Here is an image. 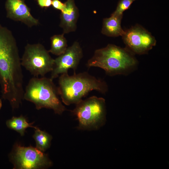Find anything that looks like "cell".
<instances>
[{"label": "cell", "mask_w": 169, "mask_h": 169, "mask_svg": "<svg viewBox=\"0 0 169 169\" xmlns=\"http://www.w3.org/2000/svg\"><path fill=\"white\" fill-rule=\"evenodd\" d=\"M57 87L50 78L34 77L26 86L23 99L33 103L38 110L43 108L52 110L61 114L66 110L59 98Z\"/></svg>", "instance_id": "obj_3"}, {"label": "cell", "mask_w": 169, "mask_h": 169, "mask_svg": "<svg viewBox=\"0 0 169 169\" xmlns=\"http://www.w3.org/2000/svg\"><path fill=\"white\" fill-rule=\"evenodd\" d=\"M136 0H120L115 10L111 14L118 16L123 15V13L128 9L132 3Z\"/></svg>", "instance_id": "obj_15"}, {"label": "cell", "mask_w": 169, "mask_h": 169, "mask_svg": "<svg viewBox=\"0 0 169 169\" xmlns=\"http://www.w3.org/2000/svg\"><path fill=\"white\" fill-rule=\"evenodd\" d=\"M52 6L54 9L61 11L64 7V3L60 0H52Z\"/></svg>", "instance_id": "obj_17"}, {"label": "cell", "mask_w": 169, "mask_h": 169, "mask_svg": "<svg viewBox=\"0 0 169 169\" xmlns=\"http://www.w3.org/2000/svg\"><path fill=\"white\" fill-rule=\"evenodd\" d=\"M64 3V7L60 15L59 26L65 34L75 31L79 13L74 0H67Z\"/></svg>", "instance_id": "obj_10"}, {"label": "cell", "mask_w": 169, "mask_h": 169, "mask_svg": "<svg viewBox=\"0 0 169 169\" xmlns=\"http://www.w3.org/2000/svg\"><path fill=\"white\" fill-rule=\"evenodd\" d=\"M34 129V133L33 137L36 142V147L44 152L49 147L52 137L47 132L40 130L37 127H35Z\"/></svg>", "instance_id": "obj_13"}, {"label": "cell", "mask_w": 169, "mask_h": 169, "mask_svg": "<svg viewBox=\"0 0 169 169\" xmlns=\"http://www.w3.org/2000/svg\"><path fill=\"white\" fill-rule=\"evenodd\" d=\"M82 49L78 42H75L67 48L65 52L54 59L50 78L53 80L59 75L68 73L69 69L75 71L83 57Z\"/></svg>", "instance_id": "obj_8"}, {"label": "cell", "mask_w": 169, "mask_h": 169, "mask_svg": "<svg viewBox=\"0 0 169 169\" xmlns=\"http://www.w3.org/2000/svg\"><path fill=\"white\" fill-rule=\"evenodd\" d=\"M2 101L0 99V109L2 107Z\"/></svg>", "instance_id": "obj_18"}, {"label": "cell", "mask_w": 169, "mask_h": 169, "mask_svg": "<svg viewBox=\"0 0 169 169\" xmlns=\"http://www.w3.org/2000/svg\"><path fill=\"white\" fill-rule=\"evenodd\" d=\"M122 37L126 48L134 54L147 53L156 43L150 32L137 24L125 30Z\"/></svg>", "instance_id": "obj_7"}, {"label": "cell", "mask_w": 169, "mask_h": 169, "mask_svg": "<svg viewBox=\"0 0 169 169\" xmlns=\"http://www.w3.org/2000/svg\"><path fill=\"white\" fill-rule=\"evenodd\" d=\"M52 0H37L38 5L41 8H47L52 5Z\"/></svg>", "instance_id": "obj_16"}, {"label": "cell", "mask_w": 169, "mask_h": 169, "mask_svg": "<svg viewBox=\"0 0 169 169\" xmlns=\"http://www.w3.org/2000/svg\"><path fill=\"white\" fill-rule=\"evenodd\" d=\"M54 60L42 44H28L25 47L21 63L34 77H44L53 70Z\"/></svg>", "instance_id": "obj_5"}, {"label": "cell", "mask_w": 169, "mask_h": 169, "mask_svg": "<svg viewBox=\"0 0 169 169\" xmlns=\"http://www.w3.org/2000/svg\"><path fill=\"white\" fill-rule=\"evenodd\" d=\"M134 54L126 47L109 44L95 50L86 65L89 68H100L110 76L127 74L135 69L138 64Z\"/></svg>", "instance_id": "obj_2"}, {"label": "cell", "mask_w": 169, "mask_h": 169, "mask_svg": "<svg viewBox=\"0 0 169 169\" xmlns=\"http://www.w3.org/2000/svg\"><path fill=\"white\" fill-rule=\"evenodd\" d=\"M33 123H29L23 115L19 117L13 116L7 120L6 122L7 126L19 133L21 136H24L25 130L28 127L34 128L33 125Z\"/></svg>", "instance_id": "obj_12"}, {"label": "cell", "mask_w": 169, "mask_h": 169, "mask_svg": "<svg viewBox=\"0 0 169 169\" xmlns=\"http://www.w3.org/2000/svg\"><path fill=\"white\" fill-rule=\"evenodd\" d=\"M5 7L6 16L10 19L20 21L29 27L39 24L38 20L32 15L24 0H6Z\"/></svg>", "instance_id": "obj_9"}, {"label": "cell", "mask_w": 169, "mask_h": 169, "mask_svg": "<svg viewBox=\"0 0 169 169\" xmlns=\"http://www.w3.org/2000/svg\"><path fill=\"white\" fill-rule=\"evenodd\" d=\"M72 111L78 120L79 129L96 130L106 121L105 100L95 96L81 100Z\"/></svg>", "instance_id": "obj_4"}, {"label": "cell", "mask_w": 169, "mask_h": 169, "mask_svg": "<svg viewBox=\"0 0 169 169\" xmlns=\"http://www.w3.org/2000/svg\"><path fill=\"white\" fill-rule=\"evenodd\" d=\"M63 33L55 35L51 37V48L49 53L59 56L64 53L68 48L67 41Z\"/></svg>", "instance_id": "obj_14"}, {"label": "cell", "mask_w": 169, "mask_h": 169, "mask_svg": "<svg viewBox=\"0 0 169 169\" xmlns=\"http://www.w3.org/2000/svg\"><path fill=\"white\" fill-rule=\"evenodd\" d=\"M57 87L59 95L65 105L76 104L90 91L95 90L105 94L108 85L104 80L97 79L87 72L69 75L68 73L61 74Z\"/></svg>", "instance_id": "obj_1"}, {"label": "cell", "mask_w": 169, "mask_h": 169, "mask_svg": "<svg viewBox=\"0 0 169 169\" xmlns=\"http://www.w3.org/2000/svg\"><path fill=\"white\" fill-rule=\"evenodd\" d=\"M11 160L13 164V169H42L49 167L52 165L46 154L32 146L16 145Z\"/></svg>", "instance_id": "obj_6"}, {"label": "cell", "mask_w": 169, "mask_h": 169, "mask_svg": "<svg viewBox=\"0 0 169 169\" xmlns=\"http://www.w3.org/2000/svg\"><path fill=\"white\" fill-rule=\"evenodd\" d=\"M123 16L111 14L110 17L104 18L101 33L109 37L122 36L125 32V30L122 28L121 25Z\"/></svg>", "instance_id": "obj_11"}]
</instances>
